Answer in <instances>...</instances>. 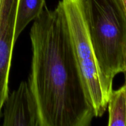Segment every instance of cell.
I'll return each instance as SVG.
<instances>
[{
  "label": "cell",
  "mask_w": 126,
  "mask_h": 126,
  "mask_svg": "<svg viewBox=\"0 0 126 126\" xmlns=\"http://www.w3.org/2000/svg\"><path fill=\"white\" fill-rule=\"evenodd\" d=\"M32 49L28 86L40 126H89L95 117L87 98L61 6L46 7L30 32Z\"/></svg>",
  "instance_id": "cell-1"
},
{
  "label": "cell",
  "mask_w": 126,
  "mask_h": 126,
  "mask_svg": "<svg viewBox=\"0 0 126 126\" xmlns=\"http://www.w3.org/2000/svg\"><path fill=\"white\" fill-rule=\"evenodd\" d=\"M90 38L102 72L111 81L126 73V15L118 0H84Z\"/></svg>",
  "instance_id": "cell-2"
},
{
  "label": "cell",
  "mask_w": 126,
  "mask_h": 126,
  "mask_svg": "<svg viewBox=\"0 0 126 126\" xmlns=\"http://www.w3.org/2000/svg\"><path fill=\"white\" fill-rule=\"evenodd\" d=\"M74 55L95 117H102L113 92V82L102 72L90 38L84 0H60Z\"/></svg>",
  "instance_id": "cell-3"
},
{
  "label": "cell",
  "mask_w": 126,
  "mask_h": 126,
  "mask_svg": "<svg viewBox=\"0 0 126 126\" xmlns=\"http://www.w3.org/2000/svg\"><path fill=\"white\" fill-rule=\"evenodd\" d=\"M20 0H0V119L9 95V80L15 39L16 17Z\"/></svg>",
  "instance_id": "cell-4"
},
{
  "label": "cell",
  "mask_w": 126,
  "mask_h": 126,
  "mask_svg": "<svg viewBox=\"0 0 126 126\" xmlns=\"http://www.w3.org/2000/svg\"><path fill=\"white\" fill-rule=\"evenodd\" d=\"M3 126H40L35 99L28 82L22 81L2 107Z\"/></svg>",
  "instance_id": "cell-5"
},
{
  "label": "cell",
  "mask_w": 126,
  "mask_h": 126,
  "mask_svg": "<svg viewBox=\"0 0 126 126\" xmlns=\"http://www.w3.org/2000/svg\"><path fill=\"white\" fill-rule=\"evenodd\" d=\"M46 7L45 0H20L15 28L16 41L26 27L32 21L34 20Z\"/></svg>",
  "instance_id": "cell-6"
},
{
  "label": "cell",
  "mask_w": 126,
  "mask_h": 126,
  "mask_svg": "<svg viewBox=\"0 0 126 126\" xmlns=\"http://www.w3.org/2000/svg\"><path fill=\"white\" fill-rule=\"evenodd\" d=\"M109 126H126V84L113 91L108 103Z\"/></svg>",
  "instance_id": "cell-7"
},
{
  "label": "cell",
  "mask_w": 126,
  "mask_h": 126,
  "mask_svg": "<svg viewBox=\"0 0 126 126\" xmlns=\"http://www.w3.org/2000/svg\"><path fill=\"white\" fill-rule=\"evenodd\" d=\"M118 1H119V3L120 4L122 9L126 15V0H118Z\"/></svg>",
  "instance_id": "cell-8"
},
{
  "label": "cell",
  "mask_w": 126,
  "mask_h": 126,
  "mask_svg": "<svg viewBox=\"0 0 126 126\" xmlns=\"http://www.w3.org/2000/svg\"><path fill=\"white\" fill-rule=\"evenodd\" d=\"M124 75H125V78H126V73H124Z\"/></svg>",
  "instance_id": "cell-9"
}]
</instances>
